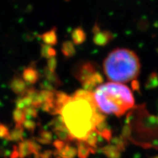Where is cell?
<instances>
[{
    "instance_id": "1",
    "label": "cell",
    "mask_w": 158,
    "mask_h": 158,
    "mask_svg": "<svg viewBox=\"0 0 158 158\" xmlns=\"http://www.w3.org/2000/svg\"><path fill=\"white\" fill-rule=\"evenodd\" d=\"M98 110L93 92L79 89L63 107L61 116L71 135L77 141H85L94 130L93 116Z\"/></svg>"
},
{
    "instance_id": "2",
    "label": "cell",
    "mask_w": 158,
    "mask_h": 158,
    "mask_svg": "<svg viewBox=\"0 0 158 158\" xmlns=\"http://www.w3.org/2000/svg\"><path fill=\"white\" fill-rule=\"evenodd\" d=\"M93 97L100 111L116 116L124 115L135 105L130 89L119 83L108 82L100 85L94 90Z\"/></svg>"
},
{
    "instance_id": "3",
    "label": "cell",
    "mask_w": 158,
    "mask_h": 158,
    "mask_svg": "<svg viewBox=\"0 0 158 158\" xmlns=\"http://www.w3.org/2000/svg\"><path fill=\"white\" fill-rule=\"evenodd\" d=\"M104 73L113 82L127 83L135 80L141 71L138 55L127 48H116L104 59Z\"/></svg>"
},
{
    "instance_id": "4",
    "label": "cell",
    "mask_w": 158,
    "mask_h": 158,
    "mask_svg": "<svg viewBox=\"0 0 158 158\" xmlns=\"http://www.w3.org/2000/svg\"><path fill=\"white\" fill-rule=\"evenodd\" d=\"M98 72V65L91 61H81L75 64L72 70V74L81 84H84L86 81Z\"/></svg>"
},
{
    "instance_id": "5",
    "label": "cell",
    "mask_w": 158,
    "mask_h": 158,
    "mask_svg": "<svg viewBox=\"0 0 158 158\" xmlns=\"http://www.w3.org/2000/svg\"><path fill=\"white\" fill-rule=\"evenodd\" d=\"M51 125L52 127L53 131L54 132V133L56 134L57 137L59 138V140H60V141L69 143V142L76 140L68 131L61 115L55 117L51 122Z\"/></svg>"
},
{
    "instance_id": "6",
    "label": "cell",
    "mask_w": 158,
    "mask_h": 158,
    "mask_svg": "<svg viewBox=\"0 0 158 158\" xmlns=\"http://www.w3.org/2000/svg\"><path fill=\"white\" fill-rule=\"evenodd\" d=\"M93 37L92 40L98 46L104 47L107 45L114 38V35L108 30H102L98 23H95L92 29Z\"/></svg>"
},
{
    "instance_id": "7",
    "label": "cell",
    "mask_w": 158,
    "mask_h": 158,
    "mask_svg": "<svg viewBox=\"0 0 158 158\" xmlns=\"http://www.w3.org/2000/svg\"><path fill=\"white\" fill-rule=\"evenodd\" d=\"M71 96L62 92L55 91L54 100H53V115H61V112L65 104L68 102Z\"/></svg>"
},
{
    "instance_id": "8",
    "label": "cell",
    "mask_w": 158,
    "mask_h": 158,
    "mask_svg": "<svg viewBox=\"0 0 158 158\" xmlns=\"http://www.w3.org/2000/svg\"><path fill=\"white\" fill-rule=\"evenodd\" d=\"M94 130L100 137L106 139L108 142H109L112 138V131L106 120L99 123L94 128Z\"/></svg>"
},
{
    "instance_id": "9",
    "label": "cell",
    "mask_w": 158,
    "mask_h": 158,
    "mask_svg": "<svg viewBox=\"0 0 158 158\" xmlns=\"http://www.w3.org/2000/svg\"><path fill=\"white\" fill-rule=\"evenodd\" d=\"M55 152L56 153H54V155H57L60 158H76L77 149L69 143H66L62 149Z\"/></svg>"
},
{
    "instance_id": "10",
    "label": "cell",
    "mask_w": 158,
    "mask_h": 158,
    "mask_svg": "<svg viewBox=\"0 0 158 158\" xmlns=\"http://www.w3.org/2000/svg\"><path fill=\"white\" fill-rule=\"evenodd\" d=\"M71 37H72V42L74 45H81L86 41V34L84 29L79 27L72 31Z\"/></svg>"
},
{
    "instance_id": "11",
    "label": "cell",
    "mask_w": 158,
    "mask_h": 158,
    "mask_svg": "<svg viewBox=\"0 0 158 158\" xmlns=\"http://www.w3.org/2000/svg\"><path fill=\"white\" fill-rule=\"evenodd\" d=\"M77 156L78 158H88L90 154H94L91 148L84 141H77Z\"/></svg>"
},
{
    "instance_id": "12",
    "label": "cell",
    "mask_w": 158,
    "mask_h": 158,
    "mask_svg": "<svg viewBox=\"0 0 158 158\" xmlns=\"http://www.w3.org/2000/svg\"><path fill=\"white\" fill-rule=\"evenodd\" d=\"M100 136L98 135V133L95 130H92L88 134L87 137L85 139V142L91 148L92 150L93 153L94 154L97 152V149H98V143L99 142V138Z\"/></svg>"
},
{
    "instance_id": "13",
    "label": "cell",
    "mask_w": 158,
    "mask_h": 158,
    "mask_svg": "<svg viewBox=\"0 0 158 158\" xmlns=\"http://www.w3.org/2000/svg\"><path fill=\"white\" fill-rule=\"evenodd\" d=\"M61 51H62V54L67 58H70V57L73 56L76 53L73 43L70 40H65L62 43Z\"/></svg>"
},
{
    "instance_id": "14",
    "label": "cell",
    "mask_w": 158,
    "mask_h": 158,
    "mask_svg": "<svg viewBox=\"0 0 158 158\" xmlns=\"http://www.w3.org/2000/svg\"><path fill=\"white\" fill-rule=\"evenodd\" d=\"M100 151L107 158H121L122 153L110 143L102 147Z\"/></svg>"
},
{
    "instance_id": "15",
    "label": "cell",
    "mask_w": 158,
    "mask_h": 158,
    "mask_svg": "<svg viewBox=\"0 0 158 158\" xmlns=\"http://www.w3.org/2000/svg\"><path fill=\"white\" fill-rule=\"evenodd\" d=\"M110 145L114 146L116 149H118L120 152H123L126 149V147L127 145V141L124 139L123 138L120 136H116V137H112L109 142Z\"/></svg>"
},
{
    "instance_id": "16",
    "label": "cell",
    "mask_w": 158,
    "mask_h": 158,
    "mask_svg": "<svg viewBox=\"0 0 158 158\" xmlns=\"http://www.w3.org/2000/svg\"><path fill=\"white\" fill-rule=\"evenodd\" d=\"M42 40L46 43V45H54L57 43L56 29L53 28L50 31H47L42 35Z\"/></svg>"
},
{
    "instance_id": "17",
    "label": "cell",
    "mask_w": 158,
    "mask_h": 158,
    "mask_svg": "<svg viewBox=\"0 0 158 158\" xmlns=\"http://www.w3.org/2000/svg\"><path fill=\"white\" fill-rule=\"evenodd\" d=\"M45 75L46 77L47 81L54 86H61L62 84V81L60 80L59 77L55 73V72H51L48 68L45 70Z\"/></svg>"
},
{
    "instance_id": "18",
    "label": "cell",
    "mask_w": 158,
    "mask_h": 158,
    "mask_svg": "<svg viewBox=\"0 0 158 158\" xmlns=\"http://www.w3.org/2000/svg\"><path fill=\"white\" fill-rule=\"evenodd\" d=\"M145 87L147 89H152L158 87V74L153 72L149 75L145 83Z\"/></svg>"
},
{
    "instance_id": "19",
    "label": "cell",
    "mask_w": 158,
    "mask_h": 158,
    "mask_svg": "<svg viewBox=\"0 0 158 158\" xmlns=\"http://www.w3.org/2000/svg\"><path fill=\"white\" fill-rule=\"evenodd\" d=\"M42 56L45 58L50 59L51 57H55L56 54V51L54 48L48 45H43L41 51Z\"/></svg>"
},
{
    "instance_id": "20",
    "label": "cell",
    "mask_w": 158,
    "mask_h": 158,
    "mask_svg": "<svg viewBox=\"0 0 158 158\" xmlns=\"http://www.w3.org/2000/svg\"><path fill=\"white\" fill-rule=\"evenodd\" d=\"M53 140V134L48 130H43L40 135L39 141L44 144H49Z\"/></svg>"
},
{
    "instance_id": "21",
    "label": "cell",
    "mask_w": 158,
    "mask_h": 158,
    "mask_svg": "<svg viewBox=\"0 0 158 158\" xmlns=\"http://www.w3.org/2000/svg\"><path fill=\"white\" fill-rule=\"evenodd\" d=\"M25 78L27 81L30 83H35L38 78V75L36 70L29 69L25 72Z\"/></svg>"
},
{
    "instance_id": "22",
    "label": "cell",
    "mask_w": 158,
    "mask_h": 158,
    "mask_svg": "<svg viewBox=\"0 0 158 158\" xmlns=\"http://www.w3.org/2000/svg\"><path fill=\"white\" fill-rule=\"evenodd\" d=\"M57 65V61L55 57H51L48 60V69L51 72H55Z\"/></svg>"
},
{
    "instance_id": "23",
    "label": "cell",
    "mask_w": 158,
    "mask_h": 158,
    "mask_svg": "<svg viewBox=\"0 0 158 158\" xmlns=\"http://www.w3.org/2000/svg\"><path fill=\"white\" fill-rule=\"evenodd\" d=\"M130 128L128 124H125V125L124 126L123 129H122L121 136L124 138V139H125L126 141H127L128 138L130 137Z\"/></svg>"
},
{
    "instance_id": "24",
    "label": "cell",
    "mask_w": 158,
    "mask_h": 158,
    "mask_svg": "<svg viewBox=\"0 0 158 158\" xmlns=\"http://www.w3.org/2000/svg\"><path fill=\"white\" fill-rule=\"evenodd\" d=\"M68 143H65V142L62 141H60V140H56L53 144H54V147L56 148V151H59V150H61L62 149L63 147H64L65 144Z\"/></svg>"
},
{
    "instance_id": "25",
    "label": "cell",
    "mask_w": 158,
    "mask_h": 158,
    "mask_svg": "<svg viewBox=\"0 0 158 158\" xmlns=\"http://www.w3.org/2000/svg\"><path fill=\"white\" fill-rule=\"evenodd\" d=\"M54 155V152L51 150H48V151H45L40 155V158H51L52 155Z\"/></svg>"
},
{
    "instance_id": "26",
    "label": "cell",
    "mask_w": 158,
    "mask_h": 158,
    "mask_svg": "<svg viewBox=\"0 0 158 158\" xmlns=\"http://www.w3.org/2000/svg\"><path fill=\"white\" fill-rule=\"evenodd\" d=\"M132 88H133V90L135 91H139L140 90V84L139 82L137 80H133V81H132Z\"/></svg>"
},
{
    "instance_id": "27",
    "label": "cell",
    "mask_w": 158,
    "mask_h": 158,
    "mask_svg": "<svg viewBox=\"0 0 158 158\" xmlns=\"http://www.w3.org/2000/svg\"><path fill=\"white\" fill-rule=\"evenodd\" d=\"M152 158H158V155H157V156H154V157H152Z\"/></svg>"
},
{
    "instance_id": "28",
    "label": "cell",
    "mask_w": 158,
    "mask_h": 158,
    "mask_svg": "<svg viewBox=\"0 0 158 158\" xmlns=\"http://www.w3.org/2000/svg\"><path fill=\"white\" fill-rule=\"evenodd\" d=\"M55 158H60V157H56Z\"/></svg>"
}]
</instances>
